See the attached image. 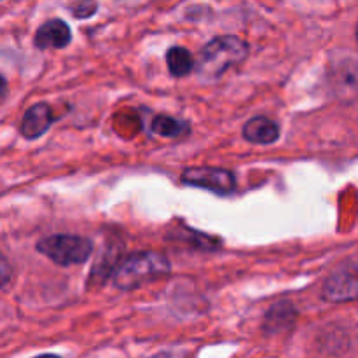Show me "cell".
Returning a JSON list of instances; mask_svg holds the SVG:
<instances>
[{"label":"cell","instance_id":"1","mask_svg":"<svg viewBox=\"0 0 358 358\" xmlns=\"http://www.w3.org/2000/svg\"><path fill=\"white\" fill-rule=\"evenodd\" d=\"M248 56V44L234 35H224L210 41L196 59V72L203 79H219Z\"/></svg>","mask_w":358,"mask_h":358},{"label":"cell","instance_id":"2","mask_svg":"<svg viewBox=\"0 0 358 358\" xmlns=\"http://www.w3.org/2000/svg\"><path fill=\"white\" fill-rule=\"evenodd\" d=\"M170 273V261L159 252H136L128 255L114 273V285L133 290L140 285L163 278Z\"/></svg>","mask_w":358,"mask_h":358},{"label":"cell","instance_id":"3","mask_svg":"<svg viewBox=\"0 0 358 358\" xmlns=\"http://www.w3.org/2000/svg\"><path fill=\"white\" fill-rule=\"evenodd\" d=\"M37 250L59 266H77L90 259L93 243L77 234H51L38 241Z\"/></svg>","mask_w":358,"mask_h":358},{"label":"cell","instance_id":"4","mask_svg":"<svg viewBox=\"0 0 358 358\" xmlns=\"http://www.w3.org/2000/svg\"><path fill=\"white\" fill-rule=\"evenodd\" d=\"M322 296L331 303L358 301V261L343 262L322 287Z\"/></svg>","mask_w":358,"mask_h":358},{"label":"cell","instance_id":"5","mask_svg":"<svg viewBox=\"0 0 358 358\" xmlns=\"http://www.w3.org/2000/svg\"><path fill=\"white\" fill-rule=\"evenodd\" d=\"M182 182L194 187L208 189L215 194H231L236 189V180L229 170L215 166H192L185 168Z\"/></svg>","mask_w":358,"mask_h":358},{"label":"cell","instance_id":"6","mask_svg":"<svg viewBox=\"0 0 358 358\" xmlns=\"http://www.w3.org/2000/svg\"><path fill=\"white\" fill-rule=\"evenodd\" d=\"M52 122H55V115H52L51 107L48 103L31 105L23 115L21 133H23L24 138L35 140L44 135L51 128Z\"/></svg>","mask_w":358,"mask_h":358},{"label":"cell","instance_id":"7","mask_svg":"<svg viewBox=\"0 0 358 358\" xmlns=\"http://www.w3.org/2000/svg\"><path fill=\"white\" fill-rule=\"evenodd\" d=\"M70 28L62 20H49L35 34V45L38 49H63L70 44Z\"/></svg>","mask_w":358,"mask_h":358},{"label":"cell","instance_id":"8","mask_svg":"<svg viewBox=\"0 0 358 358\" xmlns=\"http://www.w3.org/2000/svg\"><path fill=\"white\" fill-rule=\"evenodd\" d=\"M243 136L245 140L257 145H269L280 138V126L271 119L259 115L243 126Z\"/></svg>","mask_w":358,"mask_h":358},{"label":"cell","instance_id":"9","mask_svg":"<svg viewBox=\"0 0 358 358\" xmlns=\"http://www.w3.org/2000/svg\"><path fill=\"white\" fill-rule=\"evenodd\" d=\"M166 63L168 70L173 77H185L196 69V62L189 49L180 48V45H173L171 49H168Z\"/></svg>","mask_w":358,"mask_h":358},{"label":"cell","instance_id":"10","mask_svg":"<svg viewBox=\"0 0 358 358\" xmlns=\"http://www.w3.org/2000/svg\"><path fill=\"white\" fill-rule=\"evenodd\" d=\"M152 133L159 136H182L189 131V126L184 121H178V119L170 117V115H156L152 121Z\"/></svg>","mask_w":358,"mask_h":358},{"label":"cell","instance_id":"11","mask_svg":"<svg viewBox=\"0 0 358 358\" xmlns=\"http://www.w3.org/2000/svg\"><path fill=\"white\" fill-rule=\"evenodd\" d=\"M96 10V3L93 0H79L72 6V13L76 17H90Z\"/></svg>","mask_w":358,"mask_h":358},{"label":"cell","instance_id":"12","mask_svg":"<svg viewBox=\"0 0 358 358\" xmlns=\"http://www.w3.org/2000/svg\"><path fill=\"white\" fill-rule=\"evenodd\" d=\"M37 358H59V357H56V355H42V357H37Z\"/></svg>","mask_w":358,"mask_h":358},{"label":"cell","instance_id":"13","mask_svg":"<svg viewBox=\"0 0 358 358\" xmlns=\"http://www.w3.org/2000/svg\"><path fill=\"white\" fill-rule=\"evenodd\" d=\"M357 38H358V27H357Z\"/></svg>","mask_w":358,"mask_h":358}]
</instances>
